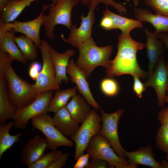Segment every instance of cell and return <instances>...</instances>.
<instances>
[{
  "mask_svg": "<svg viewBox=\"0 0 168 168\" xmlns=\"http://www.w3.org/2000/svg\"><path fill=\"white\" fill-rule=\"evenodd\" d=\"M49 51L55 69L57 83L59 86L62 82L68 83L69 79L67 75V68L70 59L75 54L74 50L68 49L64 53H60L49 45Z\"/></svg>",
  "mask_w": 168,
  "mask_h": 168,
  "instance_id": "cell-17",
  "label": "cell"
},
{
  "mask_svg": "<svg viewBox=\"0 0 168 168\" xmlns=\"http://www.w3.org/2000/svg\"><path fill=\"white\" fill-rule=\"evenodd\" d=\"M49 44L44 40L41 41L39 46L43 61V66L39 73L36 82L31 84L35 92L38 94L49 91H55L59 89L55 72L49 51Z\"/></svg>",
  "mask_w": 168,
  "mask_h": 168,
  "instance_id": "cell-5",
  "label": "cell"
},
{
  "mask_svg": "<svg viewBox=\"0 0 168 168\" xmlns=\"http://www.w3.org/2000/svg\"><path fill=\"white\" fill-rule=\"evenodd\" d=\"M63 153L59 150H52L44 154L35 162L28 166V168H48L49 165Z\"/></svg>",
  "mask_w": 168,
  "mask_h": 168,
  "instance_id": "cell-29",
  "label": "cell"
},
{
  "mask_svg": "<svg viewBox=\"0 0 168 168\" xmlns=\"http://www.w3.org/2000/svg\"><path fill=\"white\" fill-rule=\"evenodd\" d=\"M156 143L160 150L168 153V129L163 125H161L156 133Z\"/></svg>",
  "mask_w": 168,
  "mask_h": 168,
  "instance_id": "cell-31",
  "label": "cell"
},
{
  "mask_svg": "<svg viewBox=\"0 0 168 168\" xmlns=\"http://www.w3.org/2000/svg\"><path fill=\"white\" fill-rule=\"evenodd\" d=\"M6 81L0 79V124L12 119L16 111L9 98Z\"/></svg>",
  "mask_w": 168,
  "mask_h": 168,
  "instance_id": "cell-25",
  "label": "cell"
},
{
  "mask_svg": "<svg viewBox=\"0 0 168 168\" xmlns=\"http://www.w3.org/2000/svg\"><path fill=\"white\" fill-rule=\"evenodd\" d=\"M157 37L162 41L165 48L168 50V35L158 33Z\"/></svg>",
  "mask_w": 168,
  "mask_h": 168,
  "instance_id": "cell-42",
  "label": "cell"
},
{
  "mask_svg": "<svg viewBox=\"0 0 168 168\" xmlns=\"http://www.w3.org/2000/svg\"><path fill=\"white\" fill-rule=\"evenodd\" d=\"M127 2L131 1L132 2L134 5L135 6H137L138 5L139 0H125Z\"/></svg>",
  "mask_w": 168,
  "mask_h": 168,
  "instance_id": "cell-47",
  "label": "cell"
},
{
  "mask_svg": "<svg viewBox=\"0 0 168 168\" xmlns=\"http://www.w3.org/2000/svg\"><path fill=\"white\" fill-rule=\"evenodd\" d=\"M161 163L163 168H168V162L167 161L163 160Z\"/></svg>",
  "mask_w": 168,
  "mask_h": 168,
  "instance_id": "cell-48",
  "label": "cell"
},
{
  "mask_svg": "<svg viewBox=\"0 0 168 168\" xmlns=\"http://www.w3.org/2000/svg\"><path fill=\"white\" fill-rule=\"evenodd\" d=\"M118 51L110 65L105 70L106 76L112 77L124 74L136 75L142 79L147 78L148 71L142 70L138 63L137 52L145 44L133 40L130 35L121 34L118 37Z\"/></svg>",
  "mask_w": 168,
  "mask_h": 168,
  "instance_id": "cell-1",
  "label": "cell"
},
{
  "mask_svg": "<svg viewBox=\"0 0 168 168\" xmlns=\"http://www.w3.org/2000/svg\"><path fill=\"white\" fill-rule=\"evenodd\" d=\"M86 151L91 158L105 160L116 168H123L129 163L126 159L118 156L110 142L99 133L92 137Z\"/></svg>",
  "mask_w": 168,
  "mask_h": 168,
  "instance_id": "cell-9",
  "label": "cell"
},
{
  "mask_svg": "<svg viewBox=\"0 0 168 168\" xmlns=\"http://www.w3.org/2000/svg\"><path fill=\"white\" fill-rule=\"evenodd\" d=\"M77 89L76 86L65 90L58 89L56 91L48 107V111L56 112L65 107L69 99L77 94Z\"/></svg>",
  "mask_w": 168,
  "mask_h": 168,
  "instance_id": "cell-27",
  "label": "cell"
},
{
  "mask_svg": "<svg viewBox=\"0 0 168 168\" xmlns=\"http://www.w3.org/2000/svg\"><path fill=\"white\" fill-rule=\"evenodd\" d=\"M156 14L168 16V0H144Z\"/></svg>",
  "mask_w": 168,
  "mask_h": 168,
  "instance_id": "cell-32",
  "label": "cell"
},
{
  "mask_svg": "<svg viewBox=\"0 0 168 168\" xmlns=\"http://www.w3.org/2000/svg\"><path fill=\"white\" fill-rule=\"evenodd\" d=\"M80 2V0H58L54 6L50 7L48 14L44 15L42 24L48 39H54V29L57 25H62L71 29L72 25V8Z\"/></svg>",
  "mask_w": 168,
  "mask_h": 168,
  "instance_id": "cell-3",
  "label": "cell"
},
{
  "mask_svg": "<svg viewBox=\"0 0 168 168\" xmlns=\"http://www.w3.org/2000/svg\"><path fill=\"white\" fill-rule=\"evenodd\" d=\"M6 81L9 98L15 110L30 104L38 95L34 90L31 84L20 78L11 66L7 71Z\"/></svg>",
  "mask_w": 168,
  "mask_h": 168,
  "instance_id": "cell-4",
  "label": "cell"
},
{
  "mask_svg": "<svg viewBox=\"0 0 168 168\" xmlns=\"http://www.w3.org/2000/svg\"><path fill=\"white\" fill-rule=\"evenodd\" d=\"M58 0H51V1H52V3L50 5V7H51L54 6L55 4Z\"/></svg>",
  "mask_w": 168,
  "mask_h": 168,
  "instance_id": "cell-49",
  "label": "cell"
},
{
  "mask_svg": "<svg viewBox=\"0 0 168 168\" xmlns=\"http://www.w3.org/2000/svg\"><path fill=\"white\" fill-rule=\"evenodd\" d=\"M103 93L107 96H113L119 92V87L117 82L114 79L107 78L103 79L100 84Z\"/></svg>",
  "mask_w": 168,
  "mask_h": 168,
  "instance_id": "cell-30",
  "label": "cell"
},
{
  "mask_svg": "<svg viewBox=\"0 0 168 168\" xmlns=\"http://www.w3.org/2000/svg\"><path fill=\"white\" fill-rule=\"evenodd\" d=\"M14 126L13 120L10 121L7 124H0V160L3 154L10 148L16 142L20 141V138L22 134L19 133L14 135H11L9 131Z\"/></svg>",
  "mask_w": 168,
  "mask_h": 168,
  "instance_id": "cell-26",
  "label": "cell"
},
{
  "mask_svg": "<svg viewBox=\"0 0 168 168\" xmlns=\"http://www.w3.org/2000/svg\"><path fill=\"white\" fill-rule=\"evenodd\" d=\"M41 68L40 63L36 62L33 63L31 65L29 70V74L33 80H36Z\"/></svg>",
  "mask_w": 168,
  "mask_h": 168,
  "instance_id": "cell-39",
  "label": "cell"
},
{
  "mask_svg": "<svg viewBox=\"0 0 168 168\" xmlns=\"http://www.w3.org/2000/svg\"><path fill=\"white\" fill-rule=\"evenodd\" d=\"M14 33L11 30L7 32L2 38L0 39V50L7 53L14 61L16 60L23 64L27 65V61L15 43Z\"/></svg>",
  "mask_w": 168,
  "mask_h": 168,
  "instance_id": "cell-24",
  "label": "cell"
},
{
  "mask_svg": "<svg viewBox=\"0 0 168 168\" xmlns=\"http://www.w3.org/2000/svg\"><path fill=\"white\" fill-rule=\"evenodd\" d=\"M50 7V5H42V10L40 14L32 20L26 22L15 21L12 23L3 24L1 27L6 32L11 30L15 32L24 34L31 40L37 47H39L41 43L40 32L44 19V13Z\"/></svg>",
  "mask_w": 168,
  "mask_h": 168,
  "instance_id": "cell-11",
  "label": "cell"
},
{
  "mask_svg": "<svg viewBox=\"0 0 168 168\" xmlns=\"http://www.w3.org/2000/svg\"><path fill=\"white\" fill-rule=\"evenodd\" d=\"M78 49L79 55L75 64L83 72L87 80L96 67L101 66L107 68L110 65L112 45L98 46L91 37L81 44Z\"/></svg>",
  "mask_w": 168,
  "mask_h": 168,
  "instance_id": "cell-2",
  "label": "cell"
},
{
  "mask_svg": "<svg viewBox=\"0 0 168 168\" xmlns=\"http://www.w3.org/2000/svg\"><path fill=\"white\" fill-rule=\"evenodd\" d=\"M102 122L101 128L99 133L110 142L115 153L119 157L126 159L119 138L118 127L119 119L124 112L121 108L111 113H108L100 109Z\"/></svg>",
  "mask_w": 168,
  "mask_h": 168,
  "instance_id": "cell-10",
  "label": "cell"
},
{
  "mask_svg": "<svg viewBox=\"0 0 168 168\" xmlns=\"http://www.w3.org/2000/svg\"><path fill=\"white\" fill-rule=\"evenodd\" d=\"M166 158L168 161V153H167L166 155Z\"/></svg>",
  "mask_w": 168,
  "mask_h": 168,
  "instance_id": "cell-51",
  "label": "cell"
},
{
  "mask_svg": "<svg viewBox=\"0 0 168 168\" xmlns=\"http://www.w3.org/2000/svg\"><path fill=\"white\" fill-rule=\"evenodd\" d=\"M166 66L167 72V82L166 84V94L168 95V60L166 63Z\"/></svg>",
  "mask_w": 168,
  "mask_h": 168,
  "instance_id": "cell-46",
  "label": "cell"
},
{
  "mask_svg": "<svg viewBox=\"0 0 168 168\" xmlns=\"http://www.w3.org/2000/svg\"><path fill=\"white\" fill-rule=\"evenodd\" d=\"M101 3H104L105 6H113L122 15L127 14V9L123 4L116 2L113 0H91L89 8L94 10L98 5Z\"/></svg>",
  "mask_w": 168,
  "mask_h": 168,
  "instance_id": "cell-33",
  "label": "cell"
},
{
  "mask_svg": "<svg viewBox=\"0 0 168 168\" xmlns=\"http://www.w3.org/2000/svg\"><path fill=\"white\" fill-rule=\"evenodd\" d=\"M129 163L147 166L152 168H163L162 163L157 161L154 157L152 145L149 144L137 150L129 152L124 150Z\"/></svg>",
  "mask_w": 168,
  "mask_h": 168,
  "instance_id": "cell-19",
  "label": "cell"
},
{
  "mask_svg": "<svg viewBox=\"0 0 168 168\" xmlns=\"http://www.w3.org/2000/svg\"><path fill=\"white\" fill-rule=\"evenodd\" d=\"M32 127L41 131L45 137L48 147L56 149L61 146L72 147L73 143L63 135L56 128L52 118L47 113L36 116L31 119Z\"/></svg>",
  "mask_w": 168,
  "mask_h": 168,
  "instance_id": "cell-8",
  "label": "cell"
},
{
  "mask_svg": "<svg viewBox=\"0 0 168 168\" xmlns=\"http://www.w3.org/2000/svg\"><path fill=\"white\" fill-rule=\"evenodd\" d=\"M52 121L56 128L66 137H73L80 127L72 119L65 107L54 113Z\"/></svg>",
  "mask_w": 168,
  "mask_h": 168,
  "instance_id": "cell-18",
  "label": "cell"
},
{
  "mask_svg": "<svg viewBox=\"0 0 168 168\" xmlns=\"http://www.w3.org/2000/svg\"><path fill=\"white\" fill-rule=\"evenodd\" d=\"M137 167V165L129 163L128 165L124 166L123 168H136Z\"/></svg>",
  "mask_w": 168,
  "mask_h": 168,
  "instance_id": "cell-45",
  "label": "cell"
},
{
  "mask_svg": "<svg viewBox=\"0 0 168 168\" xmlns=\"http://www.w3.org/2000/svg\"><path fill=\"white\" fill-rule=\"evenodd\" d=\"M89 154L86 153L80 156L73 166L74 168H85L89 163Z\"/></svg>",
  "mask_w": 168,
  "mask_h": 168,
  "instance_id": "cell-38",
  "label": "cell"
},
{
  "mask_svg": "<svg viewBox=\"0 0 168 168\" xmlns=\"http://www.w3.org/2000/svg\"><path fill=\"white\" fill-rule=\"evenodd\" d=\"M134 16L141 22H148L155 28L157 34L160 32H168V16L154 14L149 10L137 7L133 8Z\"/></svg>",
  "mask_w": 168,
  "mask_h": 168,
  "instance_id": "cell-20",
  "label": "cell"
},
{
  "mask_svg": "<svg viewBox=\"0 0 168 168\" xmlns=\"http://www.w3.org/2000/svg\"><path fill=\"white\" fill-rule=\"evenodd\" d=\"M91 0H80L81 3L86 6H89L90 4Z\"/></svg>",
  "mask_w": 168,
  "mask_h": 168,
  "instance_id": "cell-44",
  "label": "cell"
},
{
  "mask_svg": "<svg viewBox=\"0 0 168 168\" xmlns=\"http://www.w3.org/2000/svg\"><path fill=\"white\" fill-rule=\"evenodd\" d=\"M11 0H0V12H2Z\"/></svg>",
  "mask_w": 168,
  "mask_h": 168,
  "instance_id": "cell-43",
  "label": "cell"
},
{
  "mask_svg": "<svg viewBox=\"0 0 168 168\" xmlns=\"http://www.w3.org/2000/svg\"><path fill=\"white\" fill-rule=\"evenodd\" d=\"M85 99L77 94L65 106L72 119L78 124H82L85 120L92 110Z\"/></svg>",
  "mask_w": 168,
  "mask_h": 168,
  "instance_id": "cell-21",
  "label": "cell"
},
{
  "mask_svg": "<svg viewBox=\"0 0 168 168\" xmlns=\"http://www.w3.org/2000/svg\"><path fill=\"white\" fill-rule=\"evenodd\" d=\"M48 147L45 138L36 135L29 140L23 147L21 153V161L27 166L39 159Z\"/></svg>",
  "mask_w": 168,
  "mask_h": 168,
  "instance_id": "cell-15",
  "label": "cell"
},
{
  "mask_svg": "<svg viewBox=\"0 0 168 168\" xmlns=\"http://www.w3.org/2000/svg\"><path fill=\"white\" fill-rule=\"evenodd\" d=\"M67 73L70 77L72 82L76 85L78 91L85 98L87 103L97 111L101 107L96 101L91 91L87 79L83 72L76 65L74 60L69 61L67 68Z\"/></svg>",
  "mask_w": 168,
  "mask_h": 168,
  "instance_id": "cell-14",
  "label": "cell"
},
{
  "mask_svg": "<svg viewBox=\"0 0 168 168\" xmlns=\"http://www.w3.org/2000/svg\"><path fill=\"white\" fill-rule=\"evenodd\" d=\"M14 60L6 52L0 50V79L6 80V75Z\"/></svg>",
  "mask_w": 168,
  "mask_h": 168,
  "instance_id": "cell-34",
  "label": "cell"
},
{
  "mask_svg": "<svg viewBox=\"0 0 168 168\" xmlns=\"http://www.w3.org/2000/svg\"><path fill=\"white\" fill-rule=\"evenodd\" d=\"M69 156L68 152L63 153L56 160L53 162L48 168H61L66 165V162Z\"/></svg>",
  "mask_w": 168,
  "mask_h": 168,
  "instance_id": "cell-37",
  "label": "cell"
},
{
  "mask_svg": "<svg viewBox=\"0 0 168 168\" xmlns=\"http://www.w3.org/2000/svg\"><path fill=\"white\" fill-rule=\"evenodd\" d=\"M85 168H113L114 167L107 161L101 159L91 158Z\"/></svg>",
  "mask_w": 168,
  "mask_h": 168,
  "instance_id": "cell-35",
  "label": "cell"
},
{
  "mask_svg": "<svg viewBox=\"0 0 168 168\" xmlns=\"http://www.w3.org/2000/svg\"><path fill=\"white\" fill-rule=\"evenodd\" d=\"M96 111L95 109L91 110L77 133L70 138L75 144L74 159L76 161L84 154L91 138L98 134L101 128L102 118Z\"/></svg>",
  "mask_w": 168,
  "mask_h": 168,
  "instance_id": "cell-6",
  "label": "cell"
},
{
  "mask_svg": "<svg viewBox=\"0 0 168 168\" xmlns=\"http://www.w3.org/2000/svg\"><path fill=\"white\" fill-rule=\"evenodd\" d=\"M53 94V91L51 90L40 94L30 104L16 110L12 119L14 122L15 128L25 129L30 120L36 116L47 113Z\"/></svg>",
  "mask_w": 168,
  "mask_h": 168,
  "instance_id": "cell-7",
  "label": "cell"
},
{
  "mask_svg": "<svg viewBox=\"0 0 168 168\" xmlns=\"http://www.w3.org/2000/svg\"><path fill=\"white\" fill-rule=\"evenodd\" d=\"M132 76L134 81L133 90L137 96L139 98H141L142 97V93L146 90V88L145 87L144 84L141 81L138 76L136 75Z\"/></svg>",
  "mask_w": 168,
  "mask_h": 168,
  "instance_id": "cell-36",
  "label": "cell"
},
{
  "mask_svg": "<svg viewBox=\"0 0 168 168\" xmlns=\"http://www.w3.org/2000/svg\"><path fill=\"white\" fill-rule=\"evenodd\" d=\"M158 120L161 125L168 129V107L161 110L158 114Z\"/></svg>",
  "mask_w": 168,
  "mask_h": 168,
  "instance_id": "cell-41",
  "label": "cell"
},
{
  "mask_svg": "<svg viewBox=\"0 0 168 168\" xmlns=\"http://www.w3.org/2000/svg\"><path fill=\"white\" fill-rule=\"evenodd\" d=\"M103 15H107L110 17L113 23V29H119L122 33L125 35H130L131 31L135 28H143L141 21L116 14L110 11L107 6H105Z\"/></svg>",
  "mask_w": 168,
  "mask_h": 168,
  "instance_id": "cell-22",
  "label": "cell"
},
{
  "mask_svg": "<svg viewBox=\"0 0 168 168\" xmlns=\"http://www.w3.org/2000/svg\"><path fill=\"white\" fill-rule=\"evenodd\" d=\"M95 18L94 10L89 9L87 15L86 16L82 13L80 17L82 21L79 27H77L76 23L72 24L67 39L61 35L63 40L78 49L81 44L92 37V29Z\"/></svg>",
  "mask_w": 168,
  "mask_h": 168,
  "instance_id": "cell-13",
  "label": "cell"
},
{
  "mask_svg": "<svg viewBox=\"0 0 168 168\" xmlns=\"http://www.w3.org/2000/svg\"><path fill=\"white\" fill-rule=\"evenodd\" d=\"M165 102L168 103V95H167L165 98Z\"/></svg>",
  "mask_w": 168,
  "mask_h": 168,
  "instance_id": "cell-50",
  "label": "cell"
},
{
  "mask_svg": "<svg viewBox=\"0 0 168 168\" xmlns=\"http://www.w3.org/2000/svg\"><path fill=\"white\" fill-rule=\"evenodd\" d=\"M145 32L147 38L145 47L147 49L149 60L148 71L149 77L152 74L158 61L163 55L165 47L162 41L157 39L158 34L155 31L152 33L148 30L145 29Z\"/></svg>",
  "mask_w": 168,
  "mask_h": 168,
  "instance_id": "cell-16",
  "label": "cell"
},
{
  "mask_svg": "<svg viewBox=\"0 0 168 168\" xmlns=\"http://www.w3.org/2000/svg\"><path fill=\"white\" fill-rule=\"evenodd\" d=\"M14 40L26 60L33 61L36 59L37 54V47L31 40L22 35L15 36Z\"/></svg>",
  "mask_w": 168,
  "mask_h": 168,
  "instance_id": "cell-28",
  "label": "cell"
},
{
  "mask_svg": "<svg viewBox=\"0 0 168 168\" xmlns=\"http://www.w3.org/2000/svg\"><path fill=\"white\" fill-rule=\"evenodd\" d=\"M37 0H11L1 12L0 24L11 23L23 10L32 2Z\"/></svg>",
  "mask_w": 168,
  "mask_h": 168,
  "instance_id": "cell-23",
  "label": "cell"
},
{
  "mask_svg": "<svg viewBox=\"0 0 168 168\" xmlns=\"http://www.w3.org/2000/svg\"><path fill=\"white\" fill-rule=\"evenodd\" d=\"M167 72L165 56H162L158 61L152 74L144 83L145 87H152L155 90L158 98V105H165L166 96Z\"/></svg>",
  "mask_w": 168,
  "mask_h": 168,
  "instance_id": "cell-12",
  "label": "cell"
},
{
  "mask_svg": "<svg viewBox=\"0 0 168 168\" xmlns=\"http://www.w3.org/2000/svg\"><path fill=\"white\" fill-rule=\"evenodd\" d=\"M100 25L106 30L113 29L112 20L110 17L107 15H103L100 22Z\"/></svg>",
  "mask_w": 168,
  "mask_h": 168,
  "instance_id": "cell-40",
  "label": "cell"
}]
</instances>
